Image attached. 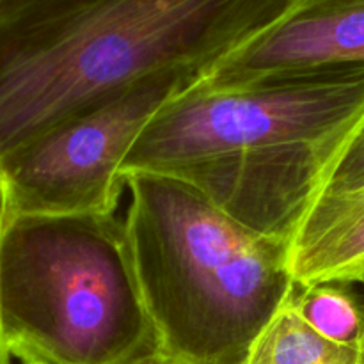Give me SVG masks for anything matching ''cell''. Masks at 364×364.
Listing matches in <instances>:
<instances>
[{
    "instance_id": "9a60e30c",
    "label": "cell",
    "mask_w": 364,
    "mask_h": 364,
    "mask_svg": "<svg viewBox=\"0 0 364 364\" xmlns=\"http://www.w3.org/2000/svg\"><path fill=\"white\" fill-rule=\"evenodd\" d=\"M6 2H9V0H0V6H4Z\"/></svg>"
},
{
    "instance_id": "5b68a950",
    "label": "cell",
    "mask_w": 364,
    "mask_h": 364,
    "mask_svg": "<svg viewBox=\"0 0 364 364\" xmlns=\"http://www.w3.org/2000/svg\"><path fill=\"white\" fill-rule=\"evenodd\" d=\"M198 80L162 73L102 96L0 156L4 215H116L121 166L169 100Z\"/></svg>"
},
{
    "instance_id": "7a4b0ae2",
    "label": "cell",
    "mask_w": 364,
    "mask_h": 364,
    "mask_svg": "<svg viewBox=\"0 0 364 364\" xmlns=\"http://www.w3.org/2000/svg\"><path fill=\"white\" fill-rule=\"evenodd\" d=\"M123 180L128 251L156 345L198 364H245L295 284L291 244L237 223L174 174Z\"/></svg>"
},
{
    "instance_id": "4fadbf2b",
    "label": "cell",
    "mask_w": 364,
    "mask_h": 364,
    "mask_svg": "<svg viewBox=\"0 0 364 364\" xmlns=\"http://www.w3.org/2000/svg\"><path fill=\"white\" fill-rule=\"evenodd\" d=\"M2 223V220H0ZM0 364H13V359H11L9 352H7L6 345H4L2 333H0Z\"/></svg>"
},
{
    "instance_id": "30bf717a",
    "label": "cell",
    "mask_w": 364,
    "mask_h": 364,
    "mask_svg": "<svg viewBox=\"0 0 364 364\" xmlns=\"http://www.w3.org/2000/svg\"><path fill=\"white\" fill-rule=\"evenodd\" d=\"M288 302L316 333L336 343L364 348V302L354 283L295 281Z\"/></svg>"
},
{
    "instance_id": "277c9868",
    "label": "cell",
    "mask_w": 364,
    "mask_h": 364,
    "mask_svg": "<svg viewBox=\"0 0 364 364\" xmlns=\"http://www.w3.org/2000/svg\"><path fill=\"white\" fill-rule=\"evenodd\" d=\"M364 114V66L269 75L237 87L188 85L155 114L128 151L121 178L171 173L249 149L348 134Z\"/></svg>"
},
{
    "instance_id": "8fae6325",
    "label": "cell",
    "mask_w": 364,
    "mask_h": 364,
    "mask_svg": "<svg viewBox=\"0 0 364 364\" xmlns=\"http://www.w3.org/2000/svg\"><path fill=\"white\" fill-rule=\"evenodd\" d=\"M364 188V114L329 167L318 198L343 196ZM316 198V199H318Z\"/></svg>"
},
{
    "instance_id": "3957f363",
    "label": "cell",
    "mask_w": 364,
    "mask_h": 364,
    "mask_svg": "<svg viewBox=\"0 0 364 364\" xmlns=\"http://www.w3.org/2000/svg\"><path fill=\"white\" fill-rule=\"evenodd\" d=\"M0 333L20 364H121L156 345L123 220L2 215Z\"/></svg>"
},
{
    "instance_id": "5bb4252c",
    "label": "cell",
    "mask_w": 364,
    "mask_h": 364,
    "mask_svg": "<svg viewBox=\"0 0 364 364\" xmlns=\"http://www.w3.org/2000/svg\"><path fill=\"white\" fill-rule=\"evenodd\" d=\"M4 215V199H2V191H0V220H2Z\"/></svg>"
},
{
    "instance_id": "6da1fadb",
    "label": "cell",
    "mask_w": 364,
    "mask_h": 364,
    "mask_svg": "<svg viewBox=\"0 0 364 364\" xmlns=\"http://www.w3.org/2000/svg\"><path fill=\"white\" fill-rule=\"evenodd\" d=\"M288 2L9 0L0 6V156L148 77L199 80Z\"/></svg>"
},
{
    "instance_id": "ba28073f",
    "label": "cell",
    "mask_w": 364,
    "mask_h": 364,
    "mask_svg": "<svg viewBox=\"0 0 364 364\" xmlns=\"http://www.w3.org/2000/svg\"><path fill=\"white\" fill-rule=\"evenodd\" d=\"M291 272L297 283L364 277V188L318 198L291 242Z\"/></svg>"
},
{
    "instance_id": "9c48e42d",
    "label": "cell",
    "mask_w": 364,
    "mask_h": 364,
    "mask_svg": "<svg viewBox=\"0 0 364 364\" xmlns=\"http://www.w3.org/2000/svg\"><path fill=\"white\" fill-rule=\"evenodd\" d=\"M245 364H364V348L316 333L287 299L256 338Z\"/></svg>"
},
{
    "instance_id": "8992f818",
    "label": "cell",
    "mask_w": 364,
    "mask_h": 364,
    "mask_svg": "<svg viewBox=\"0 0 364 364\" xmlns=\"http://www.w3.org/2000/svg\"><path fill=\"white\" fill-rule=\"evenodd\" d=\"M348 134L213 156L167 174L191 183L249 230L291 244Z\"/></svg>"
},
{
    "instance_id": "2e32d148",
    "label": "cell",
    "mask_w": 364,
    "mask_h": 364,
    "mask_svg": "<svg viewBox=\"0 0 364 364\" xmlns=\"http://www.w3.org/2000/svg\"><path fill=\"white\" fill-rule=\"evenodd\" d=\"M361 283H363V284H364V277H363V279H361Z\"/></svg>"
},
{
    "instance_id": "7c38bea8",
    "label": "cell",
    "mask_w": 364,
    "mask_h": 364,
    "mask_svg": "<svg viewBox=\"0 0 364 364\" xmlns=\"http://www.w3.org/2000/svg\"><path fill=\"white\" fill-rule=\"evenodd\" d=\"M121 364H198V363H192L183 358H178V355H173L169 354V352L162 350L159 345H153V347L139 352L137 355H134V358H130L128 361Z\"/></svg>"
},
{
    "instance_id": "52a82bcc",
    "label": "cell",
    "mask_w": 364,
    "mask_h": 364,
    "mask_svg": "<svg viewBox=\"0 0 364 364\" xmlns=\"http://www.w3.org/2000/svg\"><path fill=\"white\" fill-rule=\"evenodd\" d=\"M338 66H364V0H290L192 85L226 89Z\"/></svg>"
}]
</instances>
